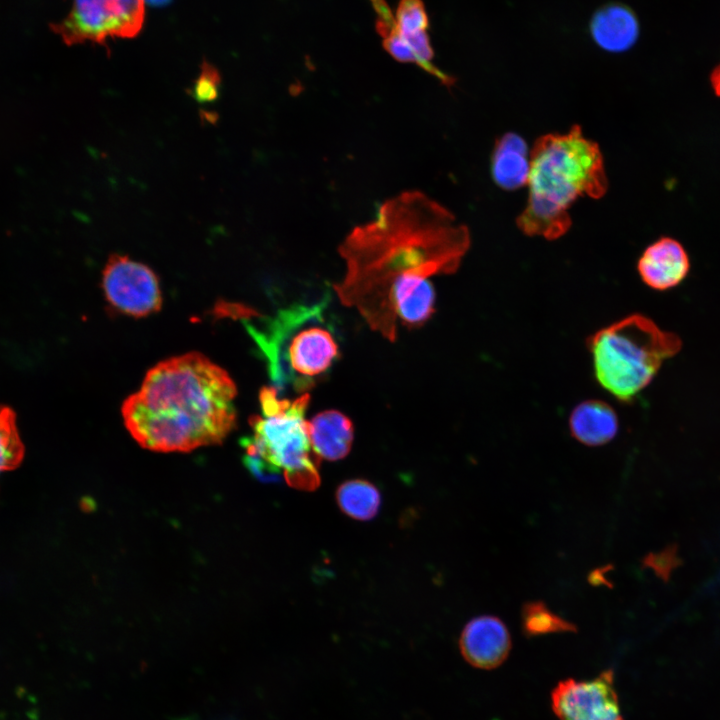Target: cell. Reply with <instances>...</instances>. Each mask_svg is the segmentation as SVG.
Here are the masks:
<instances>
[{"instance_id":"obj_6","label":"cell","mask_w":720,"mask_h":720,"mask_svg":"<svg viewBox=\"0 0 720 720\" xmlns=\"http://www.w3.org/2000/svg\"><path fill=\"white\" fill-rule=\"evenodd\" d=\"M145 0H73L70 13L54 26L68 45L109 37L134 38L143 27Z\"/></svg>"},{"instance_id":"obj_7","label":"cell","mask_w":720,"mask_h":720,"mask_svg":"<svg viewBox=\"0 0 720 720\" xmlns=\"http://www.w3.org/2000/svg\"><path fill=\"white\" fill-rule=\"evenodd\" d=\"M106 299L118 311L143 317L159 311L161 290L156 274L128 256L113 254L103 270Z\"/></svg>"},{"instance_id":"obj_1","label":"cell","mask_w":720,"mask_h":720,"mask_svg":"<svg viewBox=\"0 0 720 720\" xmlns=\"http://www.w3.org/2000/svg\"><path fill=\"white\" fill-rule=\"evenodd\" d=\"M469 247L468 228L447 208L423 192H401L346 235L338 248L346 271L334 290L344 306L394 342L396 289L412 279L454 273Z\"/></svg>"},{"instance_id":"obj_17","label":"cell","mask_w":720,"mask_h":720,"mask_svg":"<svg viewBox=\"0 0 720 720\" xmlns=\"http://www.w3.org/2000/svg\"><path fill=\"white\" fill-rule=\"evenodd\" d=\"M339 508L356 520H370L376 516L381 504L379 490L369 481L353 479L343 482L336 491Z\"/></svg>"},{"instance_id":"obj_21","label":"cell","mask_w":720,"mask_h":720,"mask_svg":"<svg viewBox=\"0 0 720 720\" xmlns=\"http://www.w3.org/2000/svg\"><path fill=\"white\" fill-rule=\"evenodd\" d=\"M221 77L210 63L203 62L201 71L192 85L191 96L200 104L214 102L219 96Z\"/></svg>"},{"instance_id":"obj_12","label":"cell","mask_w":720,"mask_h":720,"mask_svg":"<svg viewBox=\"0 0 720 720\" xmlns=\"http://www.w3.org/2000/svg\"><path fill=\"white\" fill-rule=\"evenodd\" d=\"M594 42L602 49L620 53L630 49L639 37V22L634 12L618 3L598 9L590 23Z\"/></svg>"},{"instance_id":"obj_8","label":"cell","mask_w":720,"mask_h":720,"mask_svg":"<svg viewBox=\"0 0 720 720\" xmlns=\"http://www.w3.org/2000/svg\"><path fill=\"white\" fill-rule=\"evenodd\" d=\"M611 669L590 680L560 681L551 694L557 720H623Z\"/></svg>"},{"instance_id":"obj_4","label":"cell","mask_w":720,"mask_h":720,"mask_svg":"<svg viewBox=\"0 0 720 720\" xmlns=\"http://www.w3.org/2000/svg\"><path fill=\"white\" fill-rule=\"evenodd\" d=\"M259 400L262 414L250 418L253 435L244 444L250 470L262 478L283 476L293 488H318L320 458L311 447L304 417L309 393L281 399L275 388L263 387Z\"/></svg>"},{"instance_id":"obj_24","label":"cell","mask_w":720,"mask_h":720,"mask_svg":"<svg viewBox=\"0 0 720 720\" xmlns=\"http://www.w3.org/2000/svg\"><path fill=\"white\" fill-rule=\"evenodd\" d=\"M169 1L170 0H145V2H148L149 4L156 5V6L165 5Z\"/></svg>"},{"instance_id":"obj_18","label":"cell","mask_w":720,"mask_h":720,"mask_svg":"<svg viewBox=\"0 0 720 720\" xmlns=\"http://www.w3.org/2000/svg\"><path fill=\"white\" fill-rule=\"evenodd\" d=\"M521 624L527 637L577 631L574 623L554 613L543 601H528L522 605Z\"/></svg>"},{"instance_id":"obj_15","label":"cell","mask_w":720,"mask_h":720,"mask_svg":"<svg viewBox=\"0 0 720 720\" xmlns=\"http://www.w3.org/2000/svg\"><path fill=\"white\" fill-rule=\"evenodd\" d=\"M530 155L524 139L507 133L495 144L491 171L495 183L505 190H515L527 184Z\"/></svg>"},{"instance_id":"obj_5","label":"cell","mask_w":720,"mask_h":720,"mask_svg":"<svg viewBox=\"0 0 720 720\" xmlns=\"http://www.w3.org/2000/svg\"><path fill=\"white\" fill-rule=\"evenodd\" d=\"M597 382L617 400L632 402L663 362L681 348L680 338L651 319L632 314L595 332L588 340Z\"/></svg>"},{"instance_id":"obj_3","label":"cell","mask_w":720,"mask_h":720,"mask_svg":"<svg viewBox=\"0 0 720 720\" xmlns=\"http://www.w3.org/2000/svg\"><path fill=\"white\" fill-rule=\"evenodd\" d=\"M528 201L517 219L522 232L554 240L571 226L568 213L579 198L602 197L608 186L597 143L579 126L540 137L530 153Z\"/></svg>"},{"instance_id":"obj_2","label":"cell","mask_w":720,"mask_h":720,"mask_svg":"<svg viewBox=\"0 0 720 720\" xmlns=\"http://www.w3.org/2000/svg\"><path fill=\"white\" fill-rule=\"evenodd\" d=\"M236 386L204 355L159 362L123 403L124 424L144 448L187 452L222 442L236 424Z\"/></svg>"},{"instance_id":"obj_22","label":"cell","mask_w":720,"mask_h":720,"mask_svg":"<svg viewBox=\"0 0 720 720\" xmlns=\"http://www.w3.org/2000/svg\"><path fill=\"white\" fill-rule=\"evenodd\" d=\"M370 1L373 5L376 15H377L376 28H377L379 34L383 35L394 27L395 18L392 15V12L389 9L388 5L386 4L385 0H370Z\"/></svg>"},{"instance_id":"obj_9","label":"cell","mask_w":720,"mask_h":720,"mask_svg":"<svg viewBox=\"0 0 720 720\" xmlns=\"http://www.w3.org/2000/svg\"><path fill=\"white\" fill-rule=\"evenodd\" d=\"M337 355L338 345L331 332L323 327L308 326L292 335L272 372L280 380L286 365L296 391L306 392L312 387V378L327 371Z\"/></svg>"},{"instance_id":"obj_10","label":"cell","mask_w":720,"mask_h":720,"mask_svg":"<svg viewBox=\"0 0 720 720\" xmlns=\"http://www.w3.org/2000/svg\"><path fill=\"white\" fill-rule=\"evenodd\" d=\"M459 648L463 658L473 667L494 669L500 666L511 650V637L504 622L491 615L471 619L464 627Z\"/></svg>"},{"instance_id":"obj_20","label":"cell","mask_w":720,"mask_h":720,"mask_svg":"<svg viewBox=\"0 0 720 720\" xmlns=\"http://www.w3.org/2000/svg\"><path fill=\"white\" fill-rule=\"evenodd\" d=\"M394 18L395 28L400 34H413L428 27V17L421 0H401Z\"/></svg>"},{"instance_id":"obj_14","label":"cell","mask_w":720,"mask_h":720,"mask_svg":"<svg viewBox=\"0 0 720 720\" xmlns=\"http://www.w3.org/2000/svg\"><path fill=\"white\" fill-rule=\"evenodd\" d=\"M572 436L587 446H600L611 441L618 432V417L614 409L601 400L579 403L569 417Z\"/></svg>"},{"instance_id":"obj_11","label":"cell","mask_w":720,"mask_h":720,"mask_svg":"<svg viewBox=\"0 0 720 720\" xmlns=\"http://www.w3.org/2000/svg\"><path fill=\"white\" fill-rule=\"evenodd\" d=\"M689 257L675 239L663 237L649 245L638 260L637 269L642 281L652 289L668 290L687 276Z\"/></svg>"},{"instance_id":"obj_23","label":"cell","mask_w":720,"mask_h":720,"mask_svg":"<svg viewBox=\"0 0 720 720\" xmlns=\"http://www.w3.org/2000/svg\"><path fill=\"white\" fill-rule=\"evenodd\" d=\"M711 83L715 93L720 96V65L712 72Z\"/></svg>"},{"instance_id":"obj_19","label":"cell","mask_w":720,"mask_h":720,"mask_svg":"<svg viewBox=\"0 0 720 720\" xmlns=\"http://www.w3.org/2000/svg\"><path fill=\"white\" fill-rule=\"evenodd\" d=\"M24 457L14 412L0 405V474L17 468Z\"/></svg>"},{"instance_id":"obj_13","label":"cell","mask_w":720,"mask_h":720,"mask_svg":"<svg viewBox=\"0 0 720 720\" xmlns=\"http://www.w3.org/2000/svg\"><path fill=\"white\" fill-rule=\"evenodd\" d=\"M353 424L343 413L326 410L307 421L311 447L319 457L330 461L344 458L351 450Z\"/></svg>"},{"instance_id":"obj_16","label":"cell","mask_w":720,"mask_h":720,"mask_svg":"<svg viewBox=\"0 0 720 720\" xmlns=\"http://www.w3.org/2000/svg\"><path fill=\"white\" fill-rule=\"evenodd\" d=\"M397 318L405 325L424 324L434 312L435 291L429 279H413L396 289L393 296Z\"/></svg>"}]
</instances>
